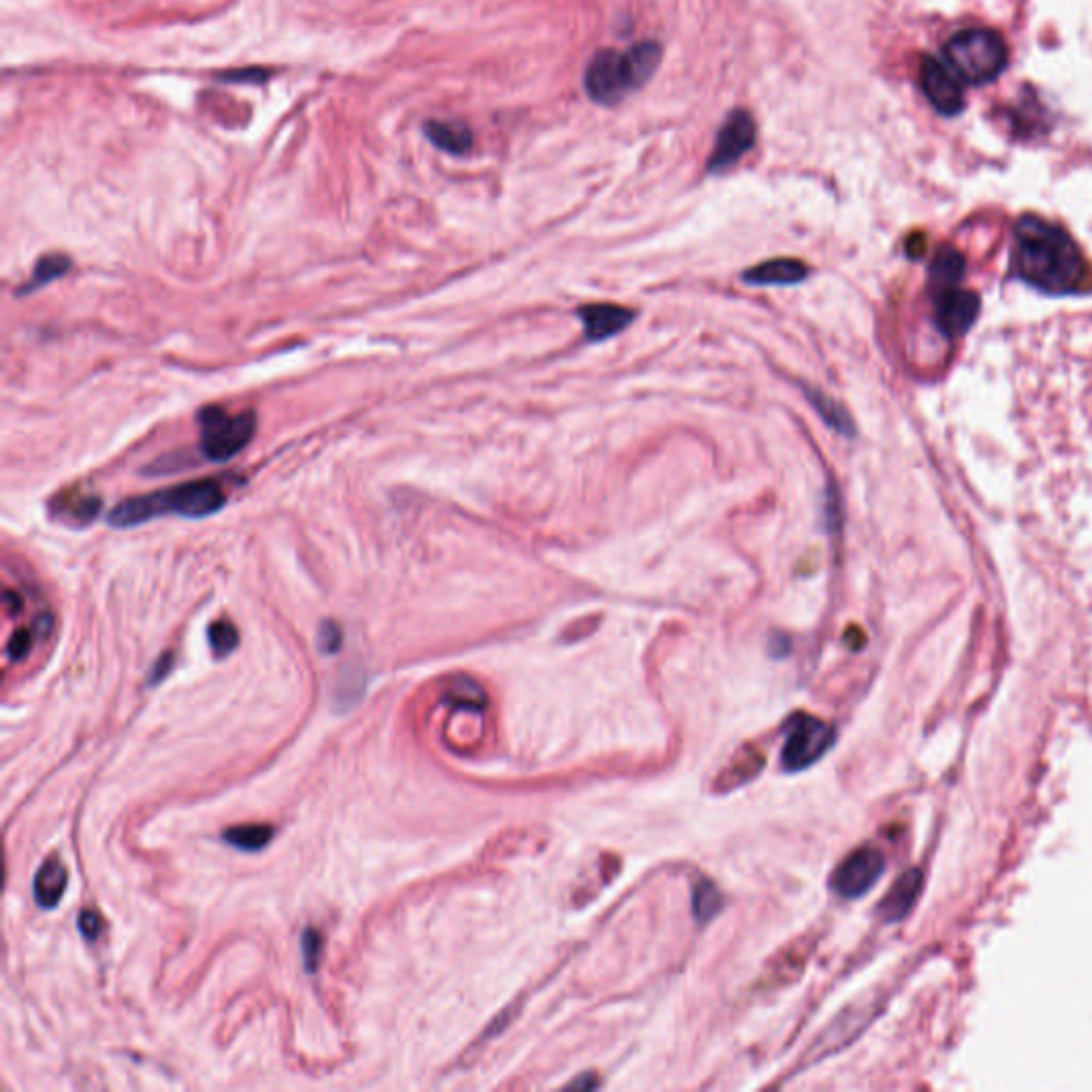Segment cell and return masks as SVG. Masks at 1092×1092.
Here are the masks:
<instances>
[{
	"instance_id": "cell-22",
	"label": "cell",
	"mask_w": 1092,
	"mask_h": 1092,
	"mask_svg": "<svg viewBox=\"0 0 1092 1092\" xmlns=\"http://www.w3.org/2000/svg\"><path fill=\"white\" fill-rule=\"evenodd\" d=\"M323 954V934L317 929H306L301 934V956L308 973H317Z\"/></svg>"
},
{
	"instance_id": "cell-2",
	"label": "cell",
	"mask_w": 1092,
	"mask_h": 1092,
	"mask_svg": "<svg viewBox=\"0 0 1092 1092\" xmlns=\"http://www.w3.org/2000/svg\"><path fill=\"white\" fill-rule=\"evenodd\" d=\"M226 504V489L219 479L188 481L163 492L135 495L120 501L110 512L113 528H137L159 517L206 519Z\"/></svg>"
},
{
	"instance_id": "cell-28",
	"label": "cell",
	"mask_w": 1092,
	"mask_h": 1092,
	"mask_svg": "<svg viewBox=\"0 0 1092 1092\" xmlns=\"http://www.w3.org/2000/svg\"><path fill=\"white\" fill-rule=\"evenodd\" d=\"M927 250V237L922 233H914L909 239H907V255L911 259H920Z\"/></svg>"
},
{
	"instance_id": "cell-29",
	"label": "cell",
	"mask_w": 1092,
	"mask_h": 1092,
	"mask_svg": "<svg viewBox=\"0 0 1092 1092\" xmlns=\"http://www.w3.org/2000/svg\"><path fill=\"white\" fill-rule=\"evenodd\" d=\"M52 625H54V619H52V615H50V612L39 615V617L35 619V636H39V638L50 636Z\"/></svg>"
},
{
	"instance_id": "cell-19",
	"label": "cell",
	"mask_w": 1092,
	"mask_h": 1092,
	"mask_svg": "<svg viewBox=\"0 0 1092 1092\" xmlns=\"http://www.w3.org/2000/svg\"><path fill=\"white\" fill-rule=\"evenodd\" d=\"M69 270H71V259L69 257H64V255H46V257H41L37 261L35 272L30 275L28 284L20 293L24 295V293L37 290V288L54 282L58 277H62Z\"/></svg>"
},
{
	"instance_id": "cell-24",
	"label": "cell",
	"mask_w": 1092,
	"mask_h": 1092,
	"mask_svg": "<svg viewBox=\"0 0 1092 1092\" xmlns=\"http://www.w3.org/2000/svg\"><path fill=\"white\" fill-rule=\"evenodd\" d=\"M342 641H344V638H342V630H339V625H337V623H333V621H325V623L321 625L319 636H317V645H319V649H321L323 654H327V656L337 654V652L342 649Z\"/></svg>"
},
{
	"instance_id": "cell-9",
	"label": "cell",
	"mask_w": 1092,
	"mask_h": 1092,
	"mask_svg": "<svg viewBox=\"0 0 1092 1092\" xmlns=\"http://www.w3.org/2000/svg\"><path fill=\"white\" fill-rule=\"evenodd\" d=\"M920 86L936 113L956 117L965 111V88L960 77L943 62L925 55L920 64Z\"/></svg>"
},
{
	"instance_id": "cell-20",
	"label": "cell",
	"mask_w": 1092,
	"mask_h": 1092,
	"mask_svg": "<svg viewBox=\"0 0 1092 1092\" xmlns=\"http://www.w3.org/2000/svg\"><path fill=\"white\" fill-rule=\"evenodd\" d=\"M208 643L214 656H231L239 645V632L231 621H214L208 630Z\"/></svg>"
},
{
	"instance_id": "cell-4",
	"label": "cell",
	"mask_w": 1092,
	"mask_h": 1092,
	"mask_svg": "<svg viewBox=\"0 0 1092 1092\" xmlns=\"http://www.w3.org/2000/svg\"><path fill=\"white\" fill-rule=\"evenodd\" d=\"M945 60L960 82L985 86L1003 75L1009 54L998 33L988 28H969L956 33L945 44Z\"/></svg>"
},
{
	"instance_id": "cell-17",
	"label": "cell",
	"mask_w": 1092,
	"mask_h": 1092,
	"mask_svg": "<svg viewBox=\"0 0 1092 1092\" xmlns=\"http://www.w3.org/2000/svg\"><path fill=\"white\" fill-rule=\"evenodd\" d=\"M965 270H967L965 257L956 248L952 246L939 248L929 268L930 290L958 286L965 277Z\"/></svg>"
},
{
	"instance_id": "cell-14",
	"label": "cell",
	"mask_w": 1092,
	"mask_h": 1092,
	"mask_svg": "<svg viewBox=\"0 0 1092 1092\" xmlns=\"http://www.w3.org/2000/svg\"><path fill=\"white\" fill-rule=\"evenodd\" d=\"M423 131L437 150L446 154L463 157L474 148V135L470 126L459 120H430Z\"/></svg>"
},
{
	"instance_id": "cell-7",
	"label": "cell",
	"mask_w": 1092,
	"mask_h": 1092,
	"mask_svg": "<svg viewBox=\"0 0 1092 1092\" xmlns=\"http://www.w3.org/2000/svg\"><path fill=\"white\" fill-rule=\"evenodd\" d=\"M756 139H758V126L754 115L747 110L730 111L721 128L717 131V139L707 161V171L710 175L725 173L756 146Z\"/></svg>"
},
{
	"instance_id": "cell-10",
	"label": "cell",
	"mask_w": 1092,
	"mask_h": 1092,
	"mask_svg": "<svg viewBox=\"0 0 1092 1092\" xmlns=\"http://www.w3.org/2000/svg\"><path fill=\"white\" fill-rule=\"evenodd\" d=\"M885 860L874 847H860L849 854L832 874V888L845 898H858L867 894L881 879Z\"/></svg>"
},
{
	"instance_id": "cell-8",
	"label": "cell",
	"mask_w": 1092,
	"mask_h": 1092,
	"mask_svg": "<svg viewBox=\"0 0 1092 1092\" xmlns=\"http://www.w3.org/2000/svg\"><path fill=\"white\" fill-rule=\"evenodd\" d=\"M934 323L945 337H963L980 317V295L958 286L932 290Z\"/></svg>"
},
{
	"instance_id": "cell-27",
	"label": "cell",
	"mask_w": 1092,
	"mask_h": 1092,
	"mask_svg": "<svg viewBox=\"0 0 1092 1092\" xmlns=\"http://www.w3.org/2000/svg\"><path fill=\"white\" fill-rule=\"evenodd\" d=\"M173 661H175V656H173L171 652H166V654H163V656L159 657V661H157V663H154V668H152V674H150L148 683H150V685H157V683H161L164 677H166V674L171 672V668H173Z\"/></svg>"
},
{
	"instance_id": "cell-15",
	"label": "cell",
	"mask_w": 1092,
	"mask_h": 1092,
	"mask_svg": "<svg viewBox=\"0 0 1092 1092\" xmlns=\"http://www.w3.org/2000/svg\"><path fill=\"white\" fill-rule=\"evenodd\" d=\"M66 883H69L66 867L58 858L46 860L39 867V871L35 874V881H33V894H35L37 905L41 909H54L55 905L60 903V898L64 896Z\"/></svg>"
},
{
	"instance_id": "cell-5",
	"label": "cell",
	"mask_w": 1092,
	"mask_h": 1092,
	"mask_svg": "<svg viewBox=\"0 0 1092 1092\" xmlns=\"http://www.w3.org/2000/svg\"><path fill=\"white\" fill-rule=\"evenodd\" d=\"M197 423L201 432V452L216 463L239 455L257 432V414L250 410L231 414L220 406H208L199 412Z\"/></svg>"
},
{
	"instance_id": "cell-30",
	"label": "cell",
	"mask_w": 1092,
	"mask_h": 1092,
	"mask_svg": "<svg viewBox=\"0 0 1092 1092\" xmlns=\"http://www.w3.org/2000/svg\"><path fill=\"white\" fill-rule=\"evenodd\" d=\"M4 604H7V608H9L11 612H20V610H22V598H20L17 594H13V592H7V594H4Z\"/></svg>"
},
{
	"instance_id": "cell-11",
	"label": "cell",
	"mask_w": 1092,
	"mask_h": 1092,
	"mask_svg": "<svg viewBox=\"0 0 1092 1092\" xmlns=\"http://www.w3.org/2000/svg\"><path fill=\"white\" fill-rule=\"evenodd\" d=\"M636 312L617 303H587L579 310V321L590 342H604L630 327Z\"/></svg>"
},
{
	"instance_id": "cell-18",
	"label": "cell",
	"mask_w": 1092,
	"mask_h": 1092,
	"mask_svg": "<svg viewBox=\"0 0 1092 1092\" xmlns=\"http://www.w3.org/2000/svg\"><path fill=\"white\" fill-rule=\"evenodd\" d=\"M222 839L241 852H261L270 845L273 839V828L270 823H241L228 828Z\"/></svg>"
},
{
	"instance_id": "cell-12",
	"label": "cell",
	"mask_w": 1092,
	"mask_h": 1092,
	"mask_svg": "<svg viewBox=\"0 0 1092 1092\" xmlns=\"http://www.w3.org/2000/svg\"><path fill=\"white\" fill-rule=\"evenodd\" d=\"M811 270L798 259H770L743 272L747 286H794L809 277Z\"/></svg>"
},
{
	"instance_id": "cell-26",
	"label": "cell",
	"mask_w": 1092,
	"mask_h": 1092,
	"mask_svg": "<svg viewBox=\"0 0 1092 1092\" xmlns=\"http://www.w3.org/2000/svg\"><path fill=\"white\" fill-rule=\"evenodd\" d=\"M77 929L82 932L84 939L88 941H97L99 934H101V929H103V922H101V916L92 909H86L79 914L77 918Z\"/></svg>"
},
{
	"instance_id": "cell-13",
	"label": "cell",
	"mask_w": 1092,
	"mask_h": 1092,
	"mask_svg": "<svg viewBox=\"0 0 1092 1092\" xmlns=\"http://www.w3.org/2000/svg\"><path fill=\"white\" fill-rule=\"evenodd\" d=\"M922 892V873L918 869H911L907 873L901 874L894 885L890 888V892L885 894V898L881 901V916L885 922H898L903 920L911 907L916 905L918 896Z\"/></svg>"
},
{
	"instance_id": "cell-23",
	"label": "cell",
	"mask_w": 1092,
	"mask_h": 1092,
	"mask_svg": "<svg viewBox=\"0 0 1092 1092\" xmlns=\"http://www.w3.org/2000/svg\"><path fill=\"white\" fill-rule=\"evenodd\" d=\"M216 77H219L220 82H228V84L259 86V84H265L272 77V71L265 69V66H244V69H233V71L220 73Z\"/></svg>"
},
{
	"instance_id": "cell-3",
	"label": "cell",
	"mask_w": 1092,
	"mask_h": 1092,
	"mask_svg": "<svg viewBox=\"0 0 1092 1092\" xmlns=\"http://www.w3.org/2000/svg\"><path fill=\"white\" fill-rule=\"evenodd\" d=\"M661 62L657 41H641L625 52L600 50L587 64L585 90L600 106H617L643 88Z\"/></svg>"
},
{
	"instance_id": "cell-1",
	"label": "cell",
	"mask_w": 1092,
	"mask_h": 1092,
	"mask_svg": "<svg viewBox=\"0 0 1092 1092\" xmlns=\"http://www.w3.org/2000/svg\"><path fill=\"white\" fill-rule=\"evenodd\" d=\"M1012 275L1045 295L1092 290V268L1076 239L1060 226L1025 214L1014 228Z\"/></svg>"
},
{
	"instance_id": "cell-21",
	"label": "cell",
	"mask_w": 1092,
	"mask_h": 1092,
	"mask_svg": "<svg viewBox=\"0 0 1092 1092\" xmlns=\"http://www.w3.org/2000/svg\"><path fill=\"white\" fill-rule=\"evenodd\" d=\"M719 909H721V894L715 888V883H710L707 879L698 881L696 890H694V911H696V918L700 922H707Z\"/></svg>"
},
{
	"instance_id": "cell-16",
	"label": "cell",
	"mask_w": 1092,
	"mask_h": 1092,
	"mask_svg": "<svg viewBox=\"0 0 1092 1092\" xmlns=\"http://www.w3.org/2000/svg\"><path fill=\"white\" fill-rule=\"evenodd\" d=\"M803 393L809 399V404L816 408V412L821 417V421L830 430H834L839 436H856L854 419H852V414L847 412V408L841 401H836L834 397L826 395L823 390H819L816 386H803Z\"/></svg>"
},
{
	"instance_id": "cell-25",
	"label": "cell",
	"mask_w": 1092,
	"mask_h": 1092,
	"mask_svg": "<svg viewBox=\"0 0 1092 1092\" xmlns=\"http://www.w3.org/2000/svg\"><path fill=\"white\" fill-rule=\"evenodd\" d=\"M33 641H35L33 632H28L24 628L15 630L13 636L9 638V645H7V656H9V659L11 661H20V659L28 656L30 649H33Z\"/></svg>"
},
{
	"instance_id": "cell-6",
	"label": "cell",
	"mask_w": 1092,
	"mask_h": 1092,
	"mask_svg": "<svg viewBox=\"0 0 1092 1092\" xmlns=\"http://www.w3.org/2000/svg\"><path fill=\"white\" fill-rule=\"evenodd\" d=\"M832 728L818 717L798 715L790 721L781 765L785 770H803L816 765L832 745Z\"/></svg>"
}]
</instances>
